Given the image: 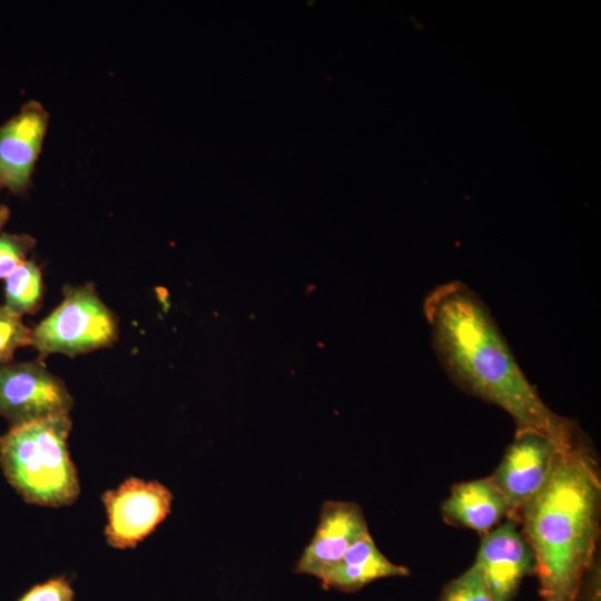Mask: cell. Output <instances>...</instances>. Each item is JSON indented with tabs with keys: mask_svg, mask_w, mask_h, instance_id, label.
I'll return each mask as SVG.
<instances>
[{
	"mask_svg": "<svg viewBox=\"0 0 601 601\" xmlns=\"http://www.w3.org/2000/svg\"><path fill=\"white\" fill-rule=\"evenodd\" d=\"M423 312L435 354L450 378L464 392L506 412L515 433L535 432L561 450L584 433L579 424L553 412L519 366L487 306L461 282L431 290Z\"/></svg>",
	"mask_w": 601,
	"mask_h": 601,
	"instance_id": "obj_1",
	"label": "cell"
},
{
	"mask_svg": "<svg viewBox=\"0 0 601 601\" xmlns=\"http://www.w3.org/2000/svg\"><path fill=\"white\" fill-rule=\"evenodd\" d=\"M601 474L584 434L560 450L519 525L535 558L542 601H575L600 540Z\"/></svg>",
	"mask_w": 601,
	"mask_h": 601,
	"instance_id": "obj_2",
	"label": "cell"
},
{
	"mask_svg": "<svg viewBox=\"0 0 601 601\" xmlns=\"http://www.w3.org/2000/svg\"><path fill=\"white\" fill-rule=\"evenodd\" d=\"M69 414L13 426L0 436L3 473L29 503L63 506L73 503L80 485L68 451Z\"/></svg>",
	"mask_w": 601,
	"mask_h": 601,
	"instance_id": "obj_3",
	"label": "cell"
},
{
	"mask_svg": "<svg viewBox=\"0 0 601 601\" xmlns=\"http://www.w3.org/2000/svg\"><path fill=\"white\" fill-rule=\"evenodd\" d=\"M117 337L115 314L88 284L65 287L61 304L31 329L30 345L41 355L75 356L110 346Z\"/></svg>",
	"mask_w": 601,
	"mask_h": 601,
	"instance_id": "obj_4",
	"label": "cell"
},
{
	"mask_svg": "<svg viewBox=\"0 0 601 601\" xmlns=\"http://www.w3.org/2000/svg\"><path fill=\"white\" fill-rule=\"evenodd\" d=\"M72 404L65 383L42 363L0 365V415L11 427L69 414Z\"/></svg>",
	"mask_w": 601,
	"mask_h": 601,
	"instance_id": "obj_5",
	"label": "cell"
},
{
	"mask_svg": "<svg viewBox=\"0 0 601 601\" xmlns=\"http://www.w3.org/2000/svg\"><path fill=\"white\" fill-rule=\"evenodd\" d=\"M173 494L157 481L130 477L102 495L108 523L106 538L117 549L134 548L170 513Z\"/></svg>",
	"mask_w": 601,
	"mask_h": 601,
	"instance_id": "obj_6",
	"label": "cell"
},
{
	"mask_svg": "<svg viewBox=\"0 0 601 601\" xmlns=\"http://www.w3.org/2000/svg\"><path fill=\"white\" fill-rule=\"evenodd\" d=\"M561 449L535 432L514 434L491 479L503 493L508 519L519 524L525 504L544 485Z\"/></svg>",
	"mask_w": 601,
	"mask_h": 601,
	"instance_id": "obj_7",
	"label": "cell"
},
{
	"mask_svg": "<svg viewBox=\"0 0 601 601\" xmlns=\"http://www.w3.org/2000/svg\"><path fill=\"white\" fill-rule=\"evenodd\" d=\"M518 525L505 520L481 539L474 564L483 572L493 601H513L523 578L535 573L534 553Z\"/></svg>",
	"mask_w": 601,
	"mask_h": 601,
	"instance_id": "obj_8",
	"label": "cell"
},
{
	"mask_svg": "<svg viewBox=\"0 0 601 601\" xmlns=\"http://www.w3.org/2000/svg\"><path fill=\"white\" fill-rule=\"evenodd\" d=\"M368 533L364 512L357 503L325 501L314 535L296 562L294 572L321 579Z\"/></svg>",
	"mask_w": 601,
	"mask_h": 601,
	"instance_id": "obj_9",
	"label": "cell"
},
{
	"mask_svg": "<svg viewBox=\"0 0 601 601\" xmlns=\"http://www.w3.org/2000/svg\"><path fill=\"white\" fill-rule=\"evenodd\" d=\"M48 120L42 105L29 101L0 127V188L23 193L29 187Z\"/></svg>",
	"mask_w": 601,
	"mask_h": 601,
	"instance_id": "obj_10",
	"label": "cell"
},
{
	"mask_svg": "<svg viewBox=\"0 0 601 601\" xmlns=\"http://www.w3.org/2000/svg\"><path fill=\"white\" fill-rule=\"evenodd\" d=\"M441 514L449 525L483 535L508 519V504L489 476L454 484L441 506Z\"/></svg>",
	"mask_w": 601,
	"mask_h": 601,
	"instance_id": "obj_11",
	"label": "cell"
},
{
	"mask_svg": "<svg viewBox=\"0 0 601 601\" xmlns=\"http://www.w3.org/2000/svg\"><path fill=\"white\" fill-rule=\"evenodd\" d=\"M410 569L388 560L371 534L354 543L343 558L321 577L324 590L356 592L368 583L393 577H407Z\"/></svg>",
	"mask_w": 601,
	"mask_h": 601,
	"instance_id": "obj_12",
	"label": "cell"
},
{
	"mask_svg": "<svg viewBox=\"0 0 601 601\" xmlns=\"http://www.w3.org/2000/svg\"><path fill=\"white\" fill-rule=\"evenodd\" d=\"M41 272L33 260H26L6 278L4 306L22 316L35 313L42 300Z\"/></svg>",
	"mask_w": 601,
	"mask_h": 601,
	"instance_id": "obj_13",
	"label": "cell"
},
{
	"mask_svg": "<svg viewBox=\"0 0 601 601\" xmlns=\"http://www.w3.org/2000/svg\"><path fill=\"white\" fill-rule=\"evenodd\" d=\"M437 601H493V598L483 572L473 563L443 588Z\"/></svg>",
	"mask_w": 601,
	"mask_h": 601,
	"instance_id": "obj_14",
	"label": "cell"
},
{
	"mask_svg": "<svg viewBox=\"0 0 601 601\" xmlns=\"http://www.w3.org/2000/svg\"><path fill=\"white\" fill-rule=\"evenodd\" d=\"M31 329L22 322L21 316L0 306V365L8 363L19 347L30 345Z\"/></svg>",
	"mask_w": 601,
	"mask_h": 601,
	"instance_id": "obj_15",
	"label": "cell"
},
{
	"mask_svg": "<svg viewBox=\"0 0 601 601\" xmlns=\"http://www.w3.org/2000/svg\"><path fill=\"white\" fill-rule=\"evenodd\" d=\"M36 240L28 235L3 233L0 235V278L8 277L26 262Z\"/></svg>",
	"mask_w": 601,
	"mask_h": 601,
	"instance_id": "obj_16",
	"label": "cell"
},
{
	"mask_svg": "<svg viewBox=\"0 0 601 601\" xmlns=\"http://www.w3.org/2000/svg\"><path fill=\"white\" fill-rule=\"evenodd\" d=\"M73 590L65 577H56L32 587L19 601H72Z\"/></svg>",
	"mask_w": 601,
	"mask_h": 601,
	"instance_id": "obj_17",
	"label": "cell"
},
{
	"mask_svg": "<svg viewBox=\"0 0 601 601\" xmlns=\"http://www.w3.org/2000/svg\"><path fill=\"white\" fill-rule=\"evenodd\" d=\"M601 571L599 558L585 574L575 601L601 600Z\"/></svg>",
	"mask_w": 601,
	"mask_h": 601,
	"instance_id": "obj_18",
	"label": "cell"
},
{
	"mask_svg": "<svg viewBox=\"0 0 601 601\" xmlns=\"http://www.w3.org/2000/svg\"><path fill=\"white\" fill-rule=\"evenodd\" d=\"M8 217H9V209L4 205L0 204V227L4 225Z\"/></svg>",
	"mask_w": 601,
	"mask_h": 601,
	"instance_id": "obj_19",
	"label": "cell"
}]
</instances>
